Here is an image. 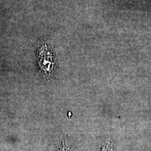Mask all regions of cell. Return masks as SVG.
Returning a JSON list of instances; mask_svg holds the SVG:
<instances>
[{
  "label": "cell",
  "instance_id": "cell-1",
  "mask_svg": "<svg viewBox=\"0 0 151 151\" xmlns=\"http://www.w3.org/2000/svg\"><path fill=\"white\" fill-rule=\"evenodd\" d=\"M57 151H69L68 147L66 145H62L60 147V148H58Z\"/></svg>",
  "mask_w": 151,
  "mask_h": 151
},
{
  "label": "cell",
  "instance_id": "cell-2",
  "mask_svg": "<svg viewBox=\"0 0 151 151\" xmlns=\"http://www.w3.org/2000/svg\"><path fill=\"white\" fill-rule=\"evenodd\" d=\"M103 151H112L110 149V148H109V145L107 146H106L104 149H103Z\"/></svg>",
  "mask_w": 151,
  "mask_h": 151
}]
</instances>
